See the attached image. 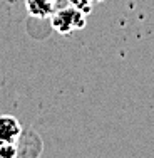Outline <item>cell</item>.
Returning a JSON list of instances; mask_svg holds the SVG:
<instances>
[{
	"mask_svg": "<svg viewBox=\"0 0 154 158\" xmlns=\"http://www.w3.org/2000/svg\"><path fill=\"white\" fill-rule=\"evenodd\" d=\"M20 135V125L12 116H0V141L12 143Z\"/></svg>",
	"mask_w": 154,
	"mask_h": 158,
	"instance_id": "1",
	"label": "cell"
},
{
	"mask_svg": "<svg viewBox=\"0 0 154 158\" xmlns=\"http://www.w3.org/2000/svg\"><path fill=\"white\" fill-rule=\"evenodd\" d=\"M15 146L12 143H0V158H15Z\"/></svg>",
	"mask_w": 154,
	"mask_h": 158,
	"instance_id": "2",
	"label": "cell"
}]
</instances>
